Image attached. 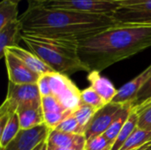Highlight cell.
<instances>
[{
	"instance_id": "cell-1",
	"label": "cell",
	"mask_w": 151,
	"mask_h": 150,
	"mask_svg": "<svg viewBox=\"0 0 151 150\" xmlns=\"http://www.w3.org/2000/svg\"><path fill=\"white\" fill-rule=\"evenodd\" d=\"M150 47L151 25L116 23L79 41V56L89 72H102Z\"/></svg>"
},
{
	"instance_id": "cell-2",
	"label": "cell",
	"mask_w": 151,
	"mask_h": 150,
	"mask_svg": "<svg viewBox=\"0 0 151 150\" xmlns=\"http://www.w3.org/2000/svg\"><path fill=\"white\" fill-rule=\"evenodd\" d=\"M19 19L23 33L74 38L78 41L88 38L117 23L111 15L52 9L34 0H29L28 7Z\"/></svg>"
},
{
	"instance_id": "cell-3",
	"label": "cell",
	"mask_w": 151,
	"mask_h": 150,
	"mask_svg": "<svg viewBox=\"0 0 151 150\" xmlns=\"http://www.w3.org/2000/svg\"><path fill=\"white\" fill-rule=\"evenodd\" d=\"M22 41L54 72L65 75L88 72L79 56V41L74 38L23 33Z\"/></svg>"
},
{
	"instance_id": "cell-4",
	"label": "cell",
	"mask_w": 151,
	"mask_h": 150,
	"mask_svg": "<svg viewBox=\"0 0 151 150\" xmlns=\"http://www.w3.org/2000/svg\"><path fill=\"white\" fill-rule=\"evenodd\" d=\"M42 96L37 84L16 85L9 81L5 100L0 107V114L12 115L28 107H41Z\"/></svg>"
},
{
	"instance_id": "cell-5",
	"label": "cell",
	"mask_w": 151,
	"mask_h": 150,
	"mask_svg": "<svg viewBox=\"0 0 151 150\" xmlns=\"http://www.w3.org/2000/svg\"><path fill=\"white\" fill-rule=\"evenodd\" d=\"M48 75L51 95L67 111L73 113L81 103V91L65 74L53 72Z\"/></svg>"
},
{
	"instance_id": "cell-6",
	"label": "cell",
	"mask_w": 151,
	"mask_h": 150,
	"mask_svg": "<svg viewBox=\"0 0 151 150\" xmlns=\"http://www.w3.org/2000/svg\"><path fill=\"white\" fill-rule=\"evenodd\" d=\"M48 8L62 9L87 14L111 15L119 8L118 0H56L42 4Z\"/></svg>"
},
{
	"instance_id": "cell-7",
	"label": "cell",
	"mask_w": 151,
	"mask_h": 150,
	"mask_svg": "<svg viewBox=\"0 0 151 150\" xmlns=\"http://www.w3.org/2000/svg\"><path fill=\"white\" fill-rule=\"evenodd\" d=\"M112 14L117 23L151 25V0H118Z\"/></svg>"
},
{
	"instance_id": "cell-8",
	"label": "cell",
	"mask_w": 151,
	"mask_h": 150,
	"mask_svg": "<svg viewBox=\"0 0 151 150\" xmlns=\"http://www.w3.org/2000/svg\"><path fill=\"white\" fill-rule=\"evenodd\" d=\"M127 104L130 103L120 104L111 102L98 110L86 127L84 135L87 141L96 136L103 135L110 126L120 116Z\"/></svg>"
},
{
	"instance_id": "cell-9",
	"label": "cell",
	"mask_w": 151,
	"mask_h": 150,
	"mask_svg": "<svg viewBox=\"0 0 151 150\" xmlns=\"http://www.w3.org/2000/svg\"><path fill=\"white\" fill-rule=\"evenodd\" d=\"M50 131L45 124L31 129H20L14 139L0 150H34L42 142L47 141Z\"/></svg>"
},
{
	"instance_id": "cell-10",
	"label": "cell",
	"mask_w": 151,
	"mask_h": 150,
	"mask_svg": "<svg viewBox=\"0 0 151 150\" xmlns=\"http://www.w3.org/2000/svg\"><path fill=\"white\" fill-rule=\"evenodd\" d=\"M4 58L10 82L16 85L37 84L40 75L27 66L14 54L5 50Z\"/></svg>"
},
{
	"instance_id": "cell-11",
	"label": "cell",
	"mask_w": 151,
	"mask_h": 150,
	"mask_svg": "<svg viewBox=\"0 0 151 150\" xmlns=\"http://www.w3.org/2000/svg\"><path fill=\"white\" fill-rule=\"evenodd\" d=\"M150 77L151 65L135 78H134L133 80L123 85L119 89H118V93L112 102L120 104L130 103L133 105V103L134 102L139 91Z\"/></svg>"
},
{
	"instance_id": "cell-12",
	"label": "cell",
	"mask_w": 151,
	"mask_h": 150,
	"mask_svg": "<svg viewBox=\"0 0 151 150\" xmlns=\"http://www.w3.org/2000/svg\"><path fill=\"white\" fill-rule=\"evenodd\" d=\"M47 142L56 148L85 150L87 140L85 135L68 133L54 129L50 131Z\"/></svg>"
},
{
	"instance_id": "cell-13",
	"label": "cell",
	"mask_w": 151,
	"mask_h": 150,
	"mask_svg": "<svg viewBox=\"0 0 151 150\" xmlns=\"http://www.w3.org/2000/svg\"><path fill=\"white\" fill-rule=\"evenodd\" d=\"M23 26L19 18L13 20L0 29V57L4 58L8 48L19 46L22 40Z\"/></svg>"
},
{
	"instance_id": "cell-14",
	"label": "cell",
	"mask_w": 151,
	"mask_h": 150,
	"mask_svg": "<svg viewBox=\"0 0 151 150\" xmlns=\"http://www.w3.org/2000/svg\"><path fill=\"white\" fill-rule=\"evenodd\" d=\"M6 50H9L12 54H14L27 66H28L35 72L38 73L40 76L42 75V74H46V73H50V72H54L38 56H36L35 53H33L30 50H25V49H23V48H21L19 46L8 48Z\"/></svg>"
},
{
	"instance_id": "cell-15",
	"label": "cell",
	"mask_w": 151,
	"mask_h": 150,
	"mask_svg": "<svg viewBox=\"0 0 151 150\" xmlns=\"http://www.w3.org/2000/svg\"><path fill=\"white\" fill-rule=\"evenodd\" d=\"M88 80L90 83V87L107 103L112 102L116 96L118 90L113 84L105 77L100 74V72L91 71L88 74Z\"/></svg>"
},
{
	"instance_id": "cell-16",
	"label": "cell",
	"mask_w": 151,
	"mask_h": 150,
	"mask_svg": "<svg viewBox=\"0 0 151 150\" xmlns=\"http://www.w3.org/2000/svg\"><path fill=\"white\" fill-rule=\"evenodd\" d=\"M20 129H31L44 124L43 112L41 107H28L17 111Z\"/></svg>"
},
{
	"instance_id": "cell-17",
	"label": "cell",
	"mask_w": 151,
	"mask_h": 150,
	"mask_svg": "<svg viewBox=\"0 0 151 150\" xmlns=\"http://www.w3.org/2000/svg\"><path fill=\"white\" fill-rule=\"evenodd\" d=\"M138 125V115L136 111L133 109L128 119L127 120L126 124L124 125L121 132L119 133L118 138L116 139L115 142L113 143L111 150H119L125 142L128 140V138L133 134V133L137 129Z\"/></svg>"
},
{
	"instance_id": "cell-18",
	"label": "cell",
	"mask_w": 151,
	"mask_h": 150,
	"mask_svg": "<svg viewBox=\"0 0 151 150\" xmlns=\"http://www.w3.org/2000/svg\"><path fill=\"white\" fill-rule=\"evenodd\" d=\"M132 111H133L132 104H127L125 107L122 113L120 114V116L110 126V127L107 129V131L103 134L110 141V143L111 144V147H112L113 143L115 142L116 139L118 138L119 133L121 132L127 120L128 119Z\"/></svg>"
},
{
	"instance_id": "cell-19",
	"label": "cell",
	"mask_w": 151,
	"mask_h": 150,
	"mask_svg": "<svg viewBox=\"0 0 151 150\" xmlns=\"http://www.w3.org/2000/svg\"><path fill=\"white\" fill-rule=\"evenodd\" d=\"M20 130L19 120L18 113H14L11 116L4 129L0 132V149L5 148L18 134Z\"/></svg>"
},
{
	"instance_id": "cell-20",
	"label": "cell",
	"mask_w": 151,
	"mask_h": 150,
	"mask_svg": "<svg viewBox=\"0 0 151 150\" xmlns=\"http://www.w3.org/2000/svg\"><path fill=\"white\" fill-rule=\"evenodd\" d=\"M151 141V131L137 128L119 150H135Z\"/></svg>"
},
{
	"instance_id": "cell-21",
	"label": "cell",
	"mask_w": 151,
	"mask_h": 150,
	"mask_svg": "<svg viewBox=\"0 0 151 150\" xmlns=\"http://www.w3.org/2000/svg\"><path fill=\"white\" fill-rule=\"evenodd\" d=\"M19 18L18 4L9 0H2L0 3V29Z\"/></svg>"
},
{
	"instance_id": "cell-22",
	"label": "cell",
	"mask_w": 151,
	"mask_h": 150,
	"mask_svg": "<svg viewBox=\"0 0 151 150\" xmlns=\"http://www.w3.org/2000/svg\"><path fill=\"white\" fill-rule=\"evenodd\" d=\"M133 109L138 115L137 128L144 131H151V99Z\"/></svg>"
},
{
	"instance_id": "cell-23",
	"label": "cell",
	"mask_w": 151,
	"mask_h": 150,
	"mask_svg": "<svg viewBox=\"0 0 151 150\" xmlns=\"http://www.w3.org/2000/svg\"><path fill=\"white\" fill-rule=\"evenodd\" d=\"M97 111L98 110H96V108L84 103H81L73 114L81 125V126L86 130V127L88 126V125L89 124Z\"/></svg>"
},
{
	"instance_id": "cell-24",
	"label": "cell",
	"mask_w": 151,
	"mask_h": 150,
	"mask_svg": "<svg viewBox=\"0 0 151 150\" xmlns=\"http://www.w3.org/2000/svg\"><path fill=\"white\" fill-rule=\"evenodd\" d=\"M81 103L88 104L96 108V110H100L106 104H108L91 87L85 88L84 90H81Z\"/></svg>"
},
{
	"instance_id": "cell-25",
	"label": "cell",
	"mask_w": 151,
	"mask_h": 150,
	"mask_svg": "<svg viewBox=\"0 0 151 150\" xmlns=\"http://www.w3.org/2000/svg\"><path fill=\"white\" fill-rule=\"evenodd\" d=\"M55 130L68 133H75V134H85V129H83L73 114H70L68 117H66L56 128Z\"/></svg>"
},
{
	"instance_id": "cell-26",
	"label": "cell",
	"mask_w": 151,
	"mask_h": 150,
	"mask_svg": "<svg viewBox=\"0 0 151 150\" xmlns=\"http://www.w3.org/2000/svg\"><path fill=\"white\" fill-rule=\"evenodd\" d=\"M42 109L43 113L57 112V113H72L67 111L53 95L42 97Z\"/></svg>"
},
{
	"instance_id": "cell-27",
	"label": "cell",
	"mask_w": 151,
	"mask_h": 150,
	"mask_svg": "<svg viewBox=\"0 0 151 150\" xmlns=\"http://www.w3.org/2000/svg\"><path fill=\"white\" fill-rule=\"evenodd\" d=\"M111 144L104 136L98 135L87 141L85 150H111Z\"/></svg>"
},
{
	"instance_id": "cell-28",
	"label": "cell",
	"mask_w": 151,
	"mask_h": 150,
	"mask_svg": "<svg viewBox=\"0 0 151 150\" xmlns=\"http://www.w3.org/2000/svg\"><path fill=\"white\" fill-rule=\"evenodd\" d=\"M151 99V77L147 80V82L144 84V86L142 88V89L139 91L134 102L133 103L132 108H135L144 102Z\"/></svg>"
},
{
	"instance_id": "cell-29",
	"label": "cell",
	"mask_w": 151,
	"mask_h": 150,
	"mask_svg": "<svg viewBox=\"0 0 151 150\" xmlns=\"http://www.w3.org/2000/svg\"><path fill=\"white\" fill-rule=\"evenodd\" d=\"M49 73L42 74L40 76L39 80L37 82L38 89L42 97L51 95V90L50 87V80H49Z\"/></svg>"
},
{
	"instance_id": "cell-30",
	"label": "cell",
	"mask_w": 151,
	"mask_h": 150,
	"mask_svg": "<svg viewBox=\"0 0 151 150\" xmlns=\"http://www.w3.org/2000/svg\"><path fill=\"white\" fill-rule=\"evenodd\" d=\"M35 2L40 3V4H46L49 2H52V1H56V0H34Z\"/></svg>"
},
{
	"instance_id": "cell-31",
	"label": "cell",
	"mask_w": 151,
	"mask_h": 150,
	"mask_svg": "<svg viewBox=\"0 0 151 150\" xmlns=\"http://www.w3.org/2000/svg\"><path fill=\"white\" fill-rule=\"evenodd\" d=\"M52 146V145H51ZM55 150H76V149H64V148H56V147H54V146H52Z\"/></svg>"
},
{
	"instance_id": "cell-32",
	"label": "cell",
	"mask_w": 151,
	"mask_h": 150,
	"mask_svg": "<svg viewBox=\"0 0 151 150\" xmlns=\"http://www.w3.org/2000/svg\"><path fill=\"white\" fill-rule=\"evenodd\" d=\"M44 142H45V141L42 142V143H41V144H40L39 146H37V147H36V148H35V149H34V150H41V149H42V146H43V144H44Z\"/></svg>"
},
{
	"instance_id": "cell-33",
	"label": "cell",
	"mask_w": 151,
	"mask_h": 150,
	"mask_svg": "<svg viewBox=\"0 0 151 150\" xmlns=\"http://www.w3.org/2000/svg\"><path fill=\"white\" fill-rule=\"evenodd\" d=\"M47 150H55V149H54L50 144H49V143L47 142Z\"/></svg>"
},
{
	"instance_id": "cell-34",
	"label": "cell",
	"mask_w": 151,
	"mask_h": 150,
	"mask_svg": "<svg viewBox=\"0 0 151 150\" xmlns=\"http://www.w3.org/2000/svg\"><path fill=\"white\" fill-rule=\"evenodd\" d=\"M41 150H47V141L44 142V144H43V146L42 147Z\"/></svg>"
},
{
	"instance_id": "cell-35",
	"label": "cell",
	"mask_w": 151,
	"mask_h": 150,
	"mask_svg": "<svg viewBox=\"0 0 151 150\" xmlns=\"http://www.w3.org/2000/svg\"><path fill=\"white\" fill-rule=\"evenodd\" d=\"M9 1H11V2H12V3H14V4H19V2H21L22 0H9Z\"/></svg>"
}]
</instances>
